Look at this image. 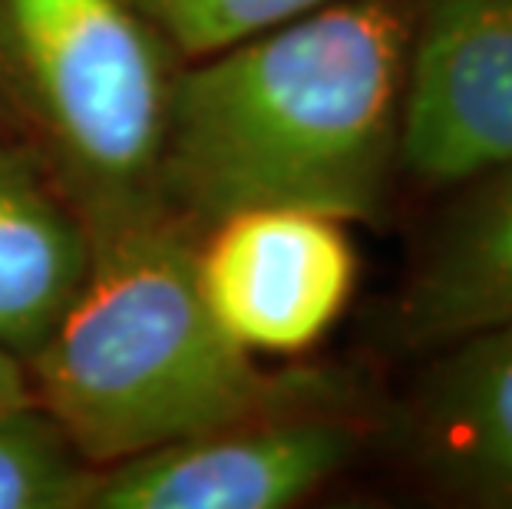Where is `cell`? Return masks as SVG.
<instances>
[{
    "mask_svg": "<svg viewBox=\"0 0 512 509\" xmlns=\"http://www.w3.org/2000/svg\"><path fill=\"white\" fill-rule=\"evenodd\" d=\"M397 153L430 186L512 166V0H413Z\"/></svg>",
    "mask_w": 512,
    "mask_h": 509,
    "instance_id": "cell-4",
    "label": "cell"
},
{
    "mask_svg": "<svg viewBox=\"0 0 512 509\" xmlns=\"http://www.w3.org/2000/svg\"><path fill=\"white\" fill-rule=\"evenodd\" d=\"M195 265L215 321L252 354L314 348L347 308L357 275L344 219L288 205L225 215Z\"/></svg>",
    "mask_w": 512,
    "mask_h": 509,
    "instance_id": "cell-5",
    "label": "cell"
},
{
    "mask_svg": "<svg viewBox=\"0 0 512 509\" xmlns=\"http://www.w3.org/2000/svg\"><path fill=\"white\" fill-rule=\"evenodd\" d=\"M413 0H328L172 77L159 199L374 219L400 139Z\"/></svg>",
    "mask_w": 512,
    "mask_h": 509,
    "instance_id": "cell-1",
    "label": "cell"
},
{
    "mask_svg": "<svg viewBox=\"0 0 512 509\" xmlns=\"http://www.w3.org/2000/svg\"><path fill=\"white\" fill-rule=\"evenodd\" d=\"M156 34L185 57H209L232 43L294 20L328 0H129Z\"/></svg>",
    "mask_w": 512,
    "mask_h": 509,
    "instance_id": "cell-11",
    "label": "cell"
},
{
    "mask_svg": "<svg viewBox=\"0 0 512 509\" xmlns=\"http://www.w3.org/2000/svg\"><path fill=\"white\" fill-rule=\"evenodd\" d=\"M96 473L40 404L0 414V509H86Z\"/></svg>",
    "mask_w": 512,
    "mask_h": 509,
    "instance_id": "cell-10",
    "label": "cell"
},
{
    "mask_svg": "<svg viewBox=\"0 0 512 509\" xmlns=\"http://www.w3.org/2000/svg\"><path fill=\"white\" fill-rule=\"evenodd\" d=\"M361 447L321 404L261 414L96 473L93 509H281L304 500Z\"/></svg>",
    "mask_w": 512,
    "mask_h": 509,
    "instance_id": "cell-6",
    "label": "cell"
},
{
    "mask_svg": "<svg viewBox=\"0 0 512 509\" xmlns=\"http://www.w3.org/2000/svg\"><path fill=\"white\" fill-rule=\"evenodd\" d=\"M90 265V229L27 159L0 146V344L27 361Z\"/></svg>",
    "mask_w": 512,
    "mask_h": 509,
    "instance_id": "cell-7",
    "label": "cell"
},
{
    "mask_svg": "<svg viewBox=\"0 0 512 509\" xmlns=\"http://www.w3.org/2000/svg\"><path fill=\"white\" fill-rule=\"evenodd\" d=\"M86 229V275L27 364L37 404L93 470L331 394L318 374H265L228 338L169 205Z\"/></svg>",
    "mask_w": 512,
    "mask_h": 509,
    "instance_id": "cell-2",
    "label": "cell"
},
{
    "mask_svg": "<svg viewBox=\"0 0 512 509\" xmlns=\"http://www.w3.org/2000/svg\"><path fill=\"white\" fill-rule=\"evenodd\" d=\"M400 321L413 344H450L512 321V166L493 172L430 248Z\"/></svg>",
    "mask_w": 512,
    "mask_h": 509,
    "instance_id": "cell-9",
    "label": "cell"
},
{
    "mask_svg": "<svg viewBox=\"0 0 512 509\" xmlns=\"http://www.w3.org/2000/svg\"><path fill=\"white\" fill-rule=\"evenodd\" d=\"M27 404H37L34 387H30L24 367H20V357L0 344V414Z\"/></svg>",
    "mask_w": 512,
    "mask_h": 509,
    "instance_id": "cell-12",
    "label": "cell"
},
{
    "mask_svg": "<svg viewBox=\"0 0 512 509\" xmlns=\"http://www.w3.org/2000/svg\"><path fill=\"white\" fill-rule=\"evenodd\" d=\"M129 0H0V57L86 225L159 199L172 77Z\"/></svg>",
    "mask_w": 512,
    "mask_h": 509,
    "instance_id": "cell-3",
    "label": "cell"
},
{
    "mask_svg": "<svg viewBox=\"0 0 512 509\" xmlns=\"http://www.w3.org/2000/svg\"><path fill=\"white\" fill-rule=\"evenodd\" d=\"M453 344L427 387L423 453L456 490L512 503V321Z\"/></svg>",
    "mask_w": 512,
    "mask_h": 509,
    "instance_id": "cell-8",
    "label": "cell"
}]
</instances>
